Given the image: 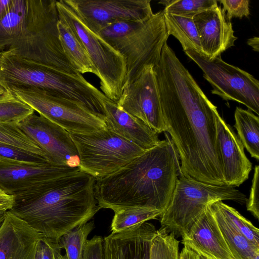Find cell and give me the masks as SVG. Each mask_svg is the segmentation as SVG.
Wrapping results in <instances>:
<instances>
[{"label": "cell", "instance_id": "ba28073f", "mask_svg": "<svg viewBox=\"0 0 259 259\" xmlns=\"http://www.w3.org/2000/svg\"><path fill=\"white\" fill-rule=\"evenodd\" d=\"M56 6L59 18L69 25L86 50L98 73L102 92L116 102L126 82L124 58L85 25L67 0L56 1Z\"/></svg>", "mask_w": 259, "mask_h": 259}, {"label": "cell", "instance_id": "83f0119b", "mask_svg": "<svg viewBox=\"0 0 259 259\" xmlns=\"http://www.w3.org/2000/svg\"><path fill=\"white\" fill-rule=\"evenodd\" d=\"M210 207L218 211L234 228L249 241L259 247V230L236 209L221 200L209 203Z\"/></svg>", "mask_w": 259, "mask_h": 259}, {"label": "cell", "instance_id": "5bb4252c", "mask_svg": "<svg viewBox=\"0 0 259 259\" xmlns=\"http://www.w3.org/2000/svg\"><path fill=\"white\" fill-rule=\"evenodd\" d=\"M81 170L79 167L44 163L0 162V188L14 199L42 190L54 180Z\"/></svg>", "mask_w": 259, "mask_h": 259}, {"label": "cell", "instance_id": "d4e9b609", "mask_svg": "<svg viewBox=\"0 0 259 259\" xmlns=\"http://www.w3.org/2000/svg\"><path fill=\"white\" fill-rule=\"evenodd\" d=\"M164 19L168 35L179 41L183 51L192 50L203 55L193 18L164 13Z\"/></svg>", "mask_w": 259, "mask_h": 259}, {"label": "cell", "instance_id": "7402d4cb", "mask_svg": "<svg viewBox=\"0 0 259 259\" xmlns=\"http://www.w3.org/2000/svg\"><path fill=\"white\" fill-rule=\"evenodd\" d=\"M57 26L63 50L76 70L81 74L90 72L98 77L86 50L71 28L60 18Z\"/></svg>", "mask_w": 259, "mask_h": 259}, {"label": "cell", "instance_id": "9a60e30c", "mask_svg": "<svg viewBox=\"0 0 259 259\" xmlns=\"http://www.w3.org/2000/svg\"><path fill=\"white\" fill-rule=\"evenodd\" d=\"M18 125L42 150L48 162L58 165L79 167L77 150L65 129L34 113Z\"/></svg>", "mask_w": 259, "mask_h": 259}, {"label": "cell", "instance_id": "4316f807", "mask_svg": "<svg viewBox=\"0 0 259 259\" xmlns=\"http://www.w3.org/2000/svg\"><path fill=\"white\" fill-rule=\"evenodd\" d=\"M111 225L112 233L119 232L159 217L162 212L149 207H130L117 209Z\"/></svg>", "mask_w": 259, "mask_h": 259}, {"label": "cell", "instance_id": "277c9868", "mask_svg": "<svg viewBox=\"0 0 259 259\" xmlns=\"http://www.w3.org/2000/svg\"><path fill=\"white\" fill-rule=\"evenodd\" d=\"M26 3L23 31L6 51L48 68L79 73L66 56L60 40L56 1L26 0Z\"/></svg>", "mask_w": 259, "mask_h": 259}, {"label": "cell", "instance_id": "7bdbcfd3", "mask_svg": "<svg viewBox=\"0 0 259 259\" xmlns=\"http://www.w3.org/2000/svg\"><path fill=\"white\" fill-rule=\"evenodd\" d=\"M61 250L62 249L58 242L55 248V259H67L66 254L62 255Z\"/></svg>", "mask_w": 259, "mask_h": 259}, {"label": "cell", "instance_id": "4dcf8cb0", "mask_svg": "<svg viewBox=\"0 0 259 259\" xmlns=\"http://www.w3.org/2000/svg\"><path fill=\"white\" fill-rule=\"evenodd\" d=\"M0 143L40 155L47 159L42 150L19 127L18 124L0 122Z\"/></svg>", "mask_w": 259, "mask_h": 259}, {"label": "cell", "instance_id": "7a4b0ae2", "mask_svg": "<svg viewBox=\"0 0 259 259\" xmlns=\"http://www.w3.org/2000/svg\"><path fill=\"white\" fill-rule=\"evenodd\" d=\"M146 150L125 167L96 181L95 197L101 208L167 207L181 170L177 151L170 137Z\"/></svg>", "mask_w": 259, "mask_h": 259}, {"label": "cell", "instance_id": "e0dca14e", "mask_svg": "<svg viewBox=\"0 0 259 259\" xmlns=\"http://www.w3.org/2000/svg\"><path fill=\"white\" fill-rule=\"evenodd\" d=\"M216 142L225 184L239 186L248 179L252 163L237 135L220 115L217 121Z\"/></svg>", "mask_w": 259, "mask_h": 259}, {"label": "cell", "instance_id": "cb8c5ba5", "mask_svg": "<svg viewBox=\"0 0 259 259\" xmlns=\"http://www.w3.org/2000/svg\"><path fill=\"white\" fill-rule=\"evenodd\" d=\"M234 127L244 148L251 156L259 160V118L249 110L236 107Z\"/></svg>", "mask_w": 259, "mask_h": 259}, {"label": "cell", "instance_id": "ffe728a7", "mask_svg": "<svg viewBox=\"0 0 259 259\" xmlns=\"http://www.w3.org/2000/svg\"><path fill=\"white\" fill-rule=\"evenodd\" d=\"M40 235L7 211L0 227V259H34Z\"/></svg>", "mask_w": 259, "mask_h": 259}, {"label": "cell", "instance_id": "4fadbf2b", "mask_svg": "<svg viewBox=\"0 0 259 259\" xmlns=\"http://www.w3.org/2000/svg\"><path fill=\"white\" fill-rule=\"evenodd\" d=\"M115 103L158 134L166 132L154 66L146 67L137 79L125 86Z\"/></svg>", "mask_w": 259, "mask_h": 259}, {"label": "cell", "instance_id": "7c38bea8", "mask_svg": "<svg viewBox=\"0 0 259 259\" xmlns=\"http://www.w3.org/2000/svg\"><path fill=\"white\" fill-rule=\"evenodd\" d=\"M85 25L98 34L103 28L122 21H142L153 13L150 0H67Z\"/></svg>", "mask_w": 259, "mask_h": 259}, {"label": "cell", "instance_id": "f1b7e54d", "mask_svg": "<svg viewBox=\"0 0 259 259\" xmlns=\"http://www.w3.org/2000/svg\"><path fill=\"white\" fill-rule=\"evenodd\" d=\"M95 227L94 221L78 226L62 236L58 243L66 251L67 259H82L87 237Z\"/></svg>", "mask_w": 259, "mask_h": 259}, {"label": "cell", "instance_id": "5b68a950", "mask_svg": "<svg viewBox=\"0 0 259 259\" xmlns=\"http://www.w3.org/2000/svg\"><path fill=\"white\" fill-rule=\"evenodd\" d=\"M98 34L124 58L126 69L124 87L137 79L146 67L158 64L169 37L163 11L144 21L111 24Z\"/></svg>", "mask_w": 259, "mask_h": 259}, {"label": "cell", "instance_id": "ee69618b", "mask_svg": "<svg viewBox=\"0 0 259 259\" xmlns=\"http://www.w3.org/2000/svg\"><path fill=\"white\" fill-rule=\"evenodd\" d=\"M7 211H0V227L5 220Z\"/></svg>", "mask_w": 259, "mask_h": 259}, {"label": "cell", "instance_id": "f546056e", "mask_svg": "<svg viewBox=\"0 0 259 259\" xmlns=\"http://www.w3.org/2000/svg\"><path fill=\"white\" fill-rule=\"evenodd\" d=\"M34 111L10 91L0 94V122L18 124Z\"/></svg>", "mask_w": 259, "mask_h": 259}, {"label": "cell", "instance_id": "ab89813d", "mask_svg": "<svg viewBox=\"0 0 259 259\" xmlns=\"http://www.w3.org/2000/svg\"><path fill=\"white\" fill-rule=\"evenodd\" d=\"M180 259H200L199 255L188 247L184 246L180 252Z\"/></svg>", "mask_w": 259, "mask_h": 259}, {"label": "cell", "instance_id": "b9f144b4", "mask_svg": "<svg viewBox=\"0 0 259 259\" xmlns=\"http://www.w3.org/2000/svg\"><path fill=\"white\" fill-rule=\"evenodd\" d=\"M247 44L251 47L254 51L257 52L259 51V38L254 36L248 39Z\"/></svg>", "mask_w": 259, "mask_h": 259}, {"label": "cell", "instance_id": "d590c367", "mask_svg": "<svg viewBox=\"0 0 259 259\" xmlns=\"http://www.w3.org/2000/svg\"><path fill=\"white\" fill-rule=\"evenodd\" d=\"M258 187L259 166L256 165L254 169L249 196L246 203L247 210L257 220L259 219Z\"/></svg>", "mask_w": 259, "mask_h": 259}, {"label": "cell", "instance_id": "484cf974", "mask_svg": "<svg viewBox=\"0 0 259 259\" xmlns=\"http://www.w3.org/2000/svg\"><path fill=\"white\" fill-rule=\"evenodd\" d=\"M209 206L236 258L259 259V247L228 223L218 211L210 207L209 204Z\"/></svg>", "mask_w": 259, "mask_h": 259}, {"label": "cell", "instance_id": "44dd1931", "mask_svg": "<svg viewBox=\"0 0 259 259\" xmlns=\"http://www.w3.org/2000/svg\"><path fill=\"white\" fill-rule=\"evenodd\" d=\"M103 105L106 127L114 133L145 150L160 141L157 133L121 109L115 102L107 98Z\"/></svg>", "mask_w": 259, "mask_h": 259}, {"label": "cell", "instance_id": "1f68e13d", "mask_svg": "<svg viewBox=\"0 0 259 259\" xmlns=\"http://www.w3.org/2000/svg\"><path fill=\"white\" fill-rule=\"evenodd\" d=\"M150 259H180L179 241L172 233L157 230L151 241Z\"/></svg>", "mask_w": 259, "mask_h": 259}, {"label": "cell", "instance_id": "74e56055", "mask_svg": "<svg viewBox=\"0 0 259 259\" xmlns=\"http://www.w3.org/2000/svg\"><path fill=\"white\" fill-rule=\"evenodd\" d=\"M57 243L41 237L37 245L34 259H55V248Z\"/></svg>", "mask_w": 259, "mask_h": 259}, {"label": "cell", "instance_id": "8992f818", "mask_svg": "<svg viewBox=\"0 0 259 259\" xmlns=\"http://www.w3.org/2000/svg\"><path fill=\"white\" fill-rule=\"evenodd\" d=\"M0 82L11 88L40 89L83 105L90 102L94 87L80 73L72 74L17 57L8 51L2 52Z\"/></svg>", "mask_w": 259, "mask_h": 259}, {"label": "cell", "instance_id": "8fae6325", "mask_svg": "<svg viewBox=\"0 0 259 259\" xmlns=\"http://www.w3.org/2000/svg\"><path fill=\"white\" fill-rule=\"evenodd\" d=\"M184 51L202 70L212 94L242 104L259 115V81L253 75L225 62L221 56L210 60L192 50Z\"/></svg>", "mask_w": 259, "mask_h": 259}, {"label": "cell", "instance_id": "e575fe53", "mask_svg": "<svg viewBox=\"0 0 259 259\" xmlns=\"http://www.w3.org/2000/svg\"><path fill=\"white\" fill-rule=\"evenodd\" d=\"M219 2L223 5L222 9L227 12L226 16L229 20L233 17H248L250 14L249 0H221Z\"/></svg>", "mask_w": 259, "mask_h": 259}, {"label": "cell", "instance_id": "3957f363", "mask_svg": "<svg viewBox=\"0 0 259 259\" xmlns=\"http://www.w3.org/2000/svg\"><path fill=\"white\" fill-rule=\"evenodd\" d=\"M95 179L80 170L58 178L42 190L14 199L9 210L54 242L89 222L101 209L95 197Z\"/></svg>", "mask_w": 259, "mask_h": 259}, {"label": "cell", "instance_id": "d6986e66", "mask_svg": "<svg viewBox=\"0 0 259 259\" xmlns=\"http://www.w3.org/2000/svg\"><path fill=\"white\" fill-rule=\"evenodd\" d=\"M157 230L148 222L103 238L104 259H150L151 241Z\"/></svg>", "mask_w": 259, "mask_h": 259}, {"label": "cell", "instance_id": "d6a6232c", "mask_svg": "<svg viewBox=\"0 0 259 259\" xmlns=\"http://www.w3.org/2000/svg\"><path fill=\"white\" fill-rule=\"evenodd\" d=\"M164 14L193 18L196 15L218 5L217 0H163Z\"/></svg>", "mask_w": 259, "mask_h": 259}, {"label": "cell", "instance_id": "bcb514c9", "mask_svg": "<svg viewBox=\"0 0 259 259\" xmlns=\"http://www.w3.org/2000/svg\"><path fill=\"white\" fill-rule=\"evenodd\" d=\"M1 54H2V52L0 51V58H1Z\"/></svg>", "mask_w": 259, "mask_h": 259}, {"label": "cell", "instance_id": "60d3db41", "mask_svg": "<svg viewBox=\"0 0 259 259\" xmlns=\"http://www.w3.org/2000/svg\"><path fill=\"white\" fill-rule=\"evenodd\" d=\"M13 0H0V19H2L10 10Z\"/></svg>", "mask_w": 259, "mask_h": 259}, {"label": "cell", "instance_id": "8d00e7d4", "mask_svg": "<svg viewBox=\"0 0 259 259\" xmlns=\"http://www.w3.org/2000/svg\"><path fill=\"white\" fill-rule=\"evenodd\" d=\"M103 240V238L100 236H94L87 240L82 259H104Z\"/></svg>", "mask_w": 259, "mask_h": 259}, {"label": "cell", "instance_id": "30bf717a", "mask_svg": "<svg viewBox=\"0 0 259 259\" xmlns=\"http://www.w3.org/2000/svg\"><path fill=\"white\" fill-rule=\"evenodd\" d=\"M8 90L39 115L68 133L88 134L106 127L104 120L73 100L36 88H11Z\"/></svg>", "mask_w": 259, "mask_h": 259}, {"label": "cell", "instance_id": "9c48e42d", "mask_svg": "<svg viewBox=\"0 0 259 259\" xmlns=\"http://www.w3.org/2000/svg\"><path fill=\"white\" fill-rule=\"evenodd\" d=\"M69 133L78 153L80 169L96 181L117 172L146 151L107 127L88 134Z\"/></svg>", "mask_w": 259, "mask_h": 259}, {"label": "cell", "instance_id": "f6af8a7d", "mask_svg": "<svg viewBox=\"0 0 259 259\" xmlns=\"http://www.w3.org/2000/svg\"><path fill=\"white\" fill-rule=\"evenodd\" d=\"M8 90L0 82V94L6 93Z\"/></svg>", "mask_w": 259, "mask_h": 259}, {"label": "cell", "instance_id": "52a82bcc", "mask_svg": "<svg viewBox=\"0 0 259 259\" xmlns=\"http://www.w3.org/2000/svg\"><path fill=\"white\" fill-rule=\"evenodd\" d=\"M246 196L233 186L208 184L188 178L178 177L170 202L159 217L161 228L182 237L206 208L218 200L246 203Z\"/></svg>", "mask_w": 259, "mask_h": 259}, {"label": "cell", "instance_id": "6da1fadb", "mask_svg": "<svg viewBox=\"0 0 259 259\" xmlns=\"http://www.w3.org/2000/svg\"><path fill=\"white\" fill-rule=\"evenodd\" d=\"M154 69L166 132L177 151L183 175L225 185L216 142L217 107L176 55L162 58Z\"/></svg>", "mask_w": 259, "mask_h": 259}, {"label": "cell", "instance_id": "603a6c76", "mask_svg": "<svg viewBox=\"0 0 259 259\" xmlns=\"http://www.w3.org/2000/svg\"><path fill=\"white\" fill-rule=\"evenodd\" d=\"M26 0H13L7 13L0 19V51L7 50L17 40L25 25Z\"/></svg>", "mask_w": 259, "mask_h": 259}, {"label": "cell", "instance_id": "2e32d148", "mask_svg": "<svg viewBox=\"0 0 259 259\" xmlns=\"http://www.w3.org/2000/svg\"><path fill=\"white\" fill-rule=\"evenodd\" d=\"M209 204L182 237V243L197 253L200 259H236Z\"/></svg>", "mask_w": 259, "mask_h": 259}, {"label": "cell", "instance_id": "f35d334b", "mask_svg": "<svg viewBox=\"0 0 259 259\" xmlns=\"http://www.w3.org/2000/svg\"><path fill=\"white\" fill-rule=\"evenodd\" d=\"M14 196L6 193L0 188V211L10 210L13 205Z\"/></svg>", "mask_w": 259, "mask_h": 259}, {"label": "cell", "instance_id": "ac0fdd59", "mask_svg": "<svg viewBox=\"0 0 259 259\" xmlns=\"http://www.w3.org/2000/svg\"><path fill=\"white\" fill-rule=\"evenodd\" d=\"M199 35L203 55L208 59L221 56L234 46L237 37L234 35L231 20L218 5L193 18Z\"/></svg>", "mask_w": 259, "mask_h": 259}, {"label": "cell", "instance_id": "836d02e7", "mask_svg": "<svg viewBox=\"0 0 259 259\" xmlns=\"http://www.w3.org/2000/svg\"><path fill=\"white\" fill-rule=\"evenodd\" d=\"M47 162L42 156L0 143V162L38 164Z\"/></svg>", "mask_w": 259, "mask_h": 259}]
</instances>
